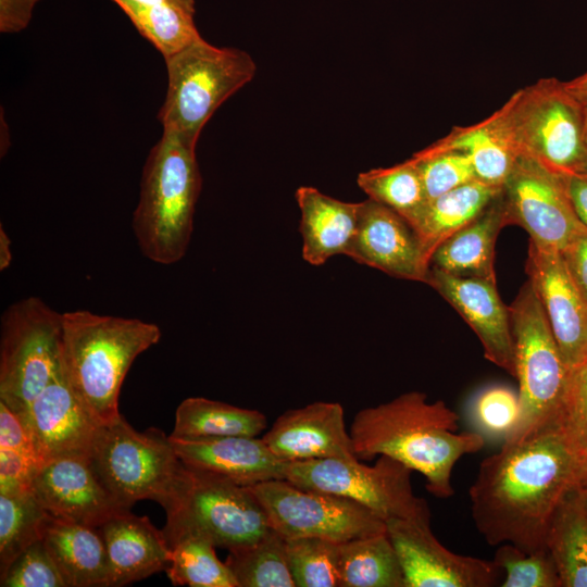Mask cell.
I'll list each match as a JSON object with an SVG mask.
<instances>
[{
	"label": "cell",
	"instance_id": "cell-1",
	"mask_svg": "<svg viewBox=\"0 0 587 587\" xmlns=\"http://www.w3.org/2000/svg\"><path fill=\"white\" fill-rule=\"evenodd\" d=\"M579 459L559 424L504 439L483 460L469 491L474 524L486 542H509L526 553L548 550L551 521L576 487Z\"/></svg>",
	"mask_w": 587,
	"mask_h": 587
},
{
	"label": "cell",
	"instance_id": "cell-2",
	"mask_svg": "<svg viewBox=\"0 0 587 587\" xmlns=\"http://www.w3.org/2000/svg\"><path fill=\"white\" fill-rule=\"evenodd\" d=\"M459 415L445 401L428 402L422 391H408L392 400L360 410L349 434L359 460L392 458L426 479L437 498H450L455 463L482 450L479 433H458Z\"/></svg>",
	"mask_w": 587,
	"mask_h": 587
},
{
	"label": "cell",
	"instance_id": "cell-3",
	"mask_svg": "<svg viewBox=\"0 0 587 587\" xmlns=\"http://www.w3.org/2000/svg\"><path fill=\"white\" fill-rule=\"evenodd\" d=\"M160 327L87 310L62 313L61 372L99 424L118 415V396L135 359L159 342Z\"/></svg>",
	"mask_w": 587,
	"mask_h": 587
},
{
	"label": "cell",
	"instance_id": "cell-4",
	"mask_svg": "<svg viewBox=\"0 0 587 587\" xmlns=\"http://www.w3.org/2000/svg\"><path fill=\"white\" fill-rule=\"evenodd\" d=\"M201 189L196 147L163 130L151 149L133 215V232L142 254L170 265L185 255Z\"/></svg>",
	"mask_w": 587,
	"mask_h": 587
},
{
	"label": "cell",
	"instance_id": "cell-5",
	"mask_svg": "<svg viewBox=\"0 0 587 587\" xmlns=\"http://www.w3.org/2000/svg\"><path fill=\"white\" fill-rule=\"evenodd\" d=\"M88 458L104 488L128 510L150 499L167 511L189 476L168 436L155 428L139 433L121 414L99 426Z\"/></svg>",
	"mask_w": 587,
	"mask_h": 587
},
{
	"label": "cell",
	"instance_id": "cell-6",
	"mask_svg": "<svg viewBox=\"0 0 587 587\" xmlns=\"http://www.w3.org/2000/svg\"><path fill=\"white\" fill-rule=\"evenodd\" d=\"M164 60L167 90L158 118L163 130L193 147L217 108L257 73L247 51L216 47L202 37Z\"/></svg>",
	"mask_w": 587,
	"mask_h": 587
},
{
	"label": "cell",
	"instance_id": "cell-7",
	"mask_svg": "<svg viewBox=\"0 0 587 587\" xmlns=\"http://www.w3.org/2000/svg\"><path fill=\"white\" fill-rule=\"evenodd\" d=\"M509 313L521 417L515 429L504 439L522 437L537 428L558 424L569 375V367L529 280L509 305Z\"/></svg>",
	"mask_w": 587,
	"mask_h": 587
},
{
	"label": "cell",
	"instance_id": "cell-8",
	"mask_svg": "<svg viewBox=\"0 0 587 587\" xmlns=\"http://www.w3.org/2000/svg\"><path fill=\"white\" fill-rule=\"evenodd\" d=\"M521 154L563 174L586 171L585 102L565 82L544 77L505 101Z\"/></svg>",
	"mask_w": 587,
	"mask_h": 587
},
{
	"label": "cell",
	"instance_id": "cell-9",
	"mask_svg": "<svg viewBox=\"0 0 587 587\" xmlns=\"http://www.w3.org/2000/svg\"><path fill=\"white\" fill-rule=\"evenodd\" d=\"M0 401L24 421L60 372L62 313L38 297L10 304L0 327Z\"/></svg>",
	"mask_w": 587,
	"mask_h": 587
},
{
	"label": "cell",
	"instance_id": "cell-10",
	"mask_svg": "<svg viewBox=\"0 0 587 587\" xmlns=\"http://www.w3.org/2000/svg\"><path fill=\"white\" fill-rule=\"evenodd\" d=\"M165 512L162 530L168 546L180 537L198 536L229 551L258 541L272 529L248 486L192 469L185 489Z\"/></svg>",
	"mask_w": 587,
	"mask_h": 587
},
{
	"label": "cell",
	"instance_id": "cell-11",
	"mask_svg": "<svg viewBox=\"0 0 587 587\" xmlns=\"http://www.w3.org/2000/svg\"><path fill=\"white\" fill-rule=\"evenodd\" d=\"M412 470L387 455L373 466L341 459H311L287 462L285 479L304 489L352 499L385 522L390 519L430 520L425 499L411 485Z\"/></svg>",
	"mask_w": 587,
	"mask_h": 587
},
{
	"label": "cell",
	"instance_id": "cell-12",
	"mask_svg": "<svg viewBox=\"0 0 587 587\" xmlns=\"http://www.w3.org/2000/svg\"><path fill=\"white\" fill-rule=\"evenodd\" d=\"M272 529L285 539L320 537L341 542L386 533V522L347 497L304 489L287 479L248 486Z\"/></svg>",
	"mask_w": 587,
	"mask_h": 587
},
{
	"label": "cell",
	"instance_id": "cell-13",
	"mask_svg": "<svg viewBox=\"0 0 587 587\" xmlns=\"http://www.w3.org/2000/svg\"><path fill=\"white\" fill-rule=\"evenodd\" d=\"M505 225H517L536 246L563 251L587 230L570 198L565 175L520 154L501 188Z\"/></svg>",
	"mask_w": 587,
	"mask_h": 587
},
{
	"label": "cell",
	"instance_id": "cell-14",
	"mask_svg": "<svg viewBox=\"0 0 587 587\" xmlns=\"http://www.w3.org/2000/svg\"><path fill=\"white\" fill-rule=\"evenodd\" d=\"M386 534L399 558L405 587H491L501 569L494 562L452 552L430 530V520L390 519Z\"/></svg>",
	"mask_w": 587,
	"mask_h": 587
},
{
	"label": "cell",
	"instance_id": "cell-15",
	"mask_svg": "<svg viewBox=\"0 0 587 587\" xmlns=\"http://www.w3.org/2000/svg\"><path fill=\"white\" fill-rule=\"evenodd\" d=\"M525 267L566 366L580 364L587 359V299L562 253L529 241Z\"/></svg>",
	"mask_w": 587,
	"mask_h": 587
},
{
	"label": "cell",
	"instance_id": "cell-16",
	"mask_svg": "<svg viewBox=\"0 0 587 587\" xmlns=\"http://www.w3.org/2000/svg\"><path fill=\"white\" fill-rule=\"evenodd\" d=\"M346 255L390 276L425 284L430 268L408 221L370 198L359 202L357 230Z\"/></svg>",
	"mask_w": 587,
	"mask_h": 587
},
{
	"label": "cell",
	"instance_id": "cell-17",
	"mask_svg": "<svg viewBox=\"0 0 587 587\" xmlns=\"http://www.w3.org/2000/svg\"><path fill=\"white\" fill-rule=\"evenodd\" d=\"M30 490L53 517L98 528L121 507L104 488L88 455L63 457L37 470Z\"/></svg>",
	"mask_w": 587,
	"mask_h": 587
},
{
	"label": "cell",
	"instance_id": "cell-18",
	"mask_svg": "<svg viewBox=\"0 0 587 587\" xmlns=\"http://www.w3.org/2000/svg\"><path fill=\"white\" fill-rule=\"evenodd\" d=\"M24 422L40 465L63 457L88 455L101 425L67 384L61 369L32 402Z\"/></svg>",
	"mask_w": 587,
	"mask_h": 587
},
{
	"label": "cell",
	"instance_id": "cell-19",
	"mask_svg": "<svg viewBox=\"0 0 587 587\" xmlns=\"http://www.w3.org/2000/svg\"><path fill=\"white\" fill-rule=\"evenodd\" d=\"M426 284L448 301L474 330L483 345L485 358L515 377L509 307L501 301L496 283L455 277L430 267Z\"/></svg>",
	"mask_w": 587,
	"mask_h": 587
},
{
	"label": "cell",
	"instance_id": "cell-20",
	"mask_svg": "<svg viewBox=\"0 0 587 587\" xmlns=\"http://www.w3.org/2000/svg\"><path fill=\"white\" fill-rule=\"evenodd\" d=\"M285 462L311 459L359 460L338 402L315 401L280 414L262 436Z\"/></svg>",
	"mask_w": 587,
	"mask_h": 587
},
{
	"label": "cell",
	"instance_id": "cell-21",
	"mask_svg": "<svg viewBox=\"0 0 587 587\" xmlns=\"http://www.w3.org/2000/svg\"><path fill=\"white\" fill-rule=\"evenodd\" d=\"M168 438L189 469L211 473L241 486L285 479L287 462L277 458L262 437Z\"/></svg>",
	"mask_w": 587,
	"mask_h": 587
},
{
	"label": "cell",
	"instance_id": "cell-22",
	"mask_svg": "<svg viewBox=\"0 0 587 587\" xmlns=\"http://www.w3.org/2000/svg\"><path fill=\"white\" fill-rule=\"evenodd\" d=\"M98 530L109 562V587L124 586L168 567L171 548L165 535L147 516L125 510L108 519Z\"/></svg>",
	"mask_w": 587,
	"mask_h": 587
},
{
	"label": "cell",
	"instance_id": "cell-23",
	"mask_svg": "<svg viewBox=\"0 0 587 587\" xmlns=\"http://www.w3.org/2000/svg\"><path fill=\"white\" fill-rule=\"evenodd\" d=\"M433 145L439 149L464 152L472 162L476 178L497 187H502L521 154L507 102L475 124L454 126Z\"/></svg>",
	"mask_w": 587,
	"mask_h": 587
},
{
	"label": "cell",
	"instance_id": "cell-24",
	"mask_svg": "<svg viewBox=\"0 0 587 587\" xmlns=\"http://www.w3.org/2000/svg\"><path fill=\"white\" fill-rule=\"evenodd\" d=\"M295 197L303 259L319 266L334 255L346 254L355 235L359 202H345L309 186L299 187Z\"/></svg>",
	"mask_w": 587,
	"mask_h": 587
},
{
	"label": "cell",
	"instance_id": "cell-25",
	"mask_svg": "<svg viewBox=\"0 0 587 587\" xmlns=\"http://www.w3.org/2000/svg\"><path fill=\"white\" fill-rule=\"evenodd\" d=\"M503 226L504 207L500 192L476 218L436 248L430 267L455 277L496 283L495 247Z\"/></svg>",
	"mask_w": 587,
	"mask_h": 587
},
{
	"label": "cell",
	"instance_id": "cell-26",
	"mask_svg": "<svg viewBox=\"0 0 587 587\" xmlns=\"http://www.w3.org/2000/svg\"><path fill=\"white\" fill-rule=\"evenodd\" d=\"M42 539L67 587L109 586V562L98 528L52 516Z\"/></svg>",
	"mask_w": 587,
	"mask_h": 587
},
{
	"label": "cell",
	"instance_id": "cell-27",
	"mask_svg": "<svg viewBox=\"0 0 587 587\" xmlns=\"http://www.w3.org/2000/svg\"><path fill=\"white\" fill-rule=\"evenodd\" d=\"M501 188L474 179L427 200L411 226L429 264L436 248L476 218L501 192Z\"/></svg>",
	"mask_w": 587,
	"mask_h": 587
},
{
	"label": "cell",
	"instance_id": "cell-28",
	"mask_svg": "<svg viewBox=\"0 0 587 587\" xmlns=\"http://www.w3.org/2000/svg\"><path fill=\"white\" fill-rule=\"evenodd\" d=\"M112 1L164 59L201 37L195 22V0Z\"/></svg>",
	"mask_w": 587,
	"mask_h": 587
},
{
	"label": "cell",
	"instance_id": "cell-29",
	"mask_svg": "<svg viewBox=\"0 0 587 587\" xmlns=\"http://www.w3.org/2000/svg\"><path fill=\"white\" fill-rule=\"evenodd\" d=\"M266 426V416L258 410L239 408L203 397H190L177 407L174 429L170 437L179 439L255 437Z\"/></svg>",
	"mask_w": 587,
	"mask_h": 587
},
{
	"label": "cell",
	"instance_id": "cell-30",
	"mask_svg": "<svg viewBox=\"0 0 587 587\" xmlns=\"http://www.w3.org/2000/svg\"><path fill=\"white\" fill-rule=\"evenodd\" d=\"M547 549L562 586L587 587V503L572 490L558 507L551 521Z\"/></svg>",
	"mask_w": 587,
	"mask_h": 587
},
{
	"label": "cell",
	"instance_id": "cell-31",
	"mask_svg": "<svg viewBox=\"0 0 587 587\" xmlns=\"http://www.w3.org/2000/svg\"><path fill=\"white\" fill-rule=\"evenodd\" d=\"M339 587H405L399 558L386 533L338 542Z\"/></svg>",
	"mask_w": 587,
	"mask_h": 587
},
{
	"label": "cell",
	"instance_id": "cell-32",
	"mask_svg": "<svg viewBox=\"0 0 587 587\" xmlns=\"http://www.w3.org/2000/svg\"><path fill=\"white\" fill-rule=\"evenodd\" d=\"M225 563L238 587H296L285 538L274 529L253 544L229 550Z\"/></svg>",
	"mask_w": 587,
	"mask_h": 587
},
{
	"label": "cell",
	"instance_id": "cell-33",
	"mask_svg": "<svg viewBox=\"0 0 587 587\" xmlns=\"http://www.w3.org/2000/svg\"><path fill=\"white\" fill-rule=\"evenodd\" d=\"M51 517L32 490L0 494V575L24 549L43 538Z\"/></svg>",
	"mask_w": 587,
	"mask_h": 587
},
{
	"label": "cell",
	"instance_id": "cell-34",
	"mask_svg": "<svg viewBox=\"0 0 587 587\" xmlns=\"http://www.w3.org/2000/svg\"><path fill=\"white\" fill-rule=\"evenodd\" d=\"M357 183L370 199L392 209L410 225L427 202L421 175L411 159L362 172Z\"/></svg>",
	"mask_w": 587,
	"mask_h": 587
},
{
	"label": "cell",
	"instance_id": "cell-35",
	"mask_svg": "<svg viewBox=\"0 0 587 587\" xmlns=\"http://www.w3.org/2000/svg\"><path fill=\"white\" fill-rule=\"evenodd\" d=\"M171 561L166 569L175 586L238 587L225 562L216 553L215 546L198 536H184L170 545Z\"/></svg>",
	"mask_w": 587,
	"mask_h": 587
},
{
	"label": "cell",
	"instance_id": "cell-36",
	"mask_svg": "<svg viewBox=\"0 0 587 587\" xmlns=\"http://www.w3.org/2000/svg\"><path fill=\"white\" fill-rule=\"evenodd\" d=\"M338 542L320 537L285 539L286 559L296 587H339Z\"/></svg>",
	"mask_w": 587,
	"mask_h": 587
},
{
	"label": "cell",
	"instance_id": "cell-37",
	"mask_svg": "<svg viewBox=\"0 0 587 587\" xmlns=\"http://www.w3.org/2000/svg\"><path fill=\"white\" fill-rule=\"evenodd\" d=\"M410 159L419 170L427 200L477 179L469 155L462 151L432 143Z\"/></svg>",
	"mask_w": 587,
	"mask_h": 587
},
{
	"label": "cell",
	"instance_id": "cell-38",
	"mask_svg": "<svg viewBox=\"0 0 587 587\" xmlns=\"http://www.w3.org/2000/svg\"><path fill=\"white\" fill-rule=\"evenodd\" d=\"M494 562L504 571L503 587H562L549 551L526 553L516 546L499 545Z\"/></svg>",
	"mask_w": 587,
	"mask_h": 587
},
{
	"label": "cell",
	"instance_id": "cell-39",
	"mask_svg": "<svg viewBox=\"0 0 587 587\" xmlns=\"http://www.w3.org/2000/svg\"><path fill=\"white\" fill-rule=\"evenodd\" d=\"M1 587H67L43 539L24 549L0 575Z\"/></svg>",
	"mask_w": 587,
	"mask_h": 587
},
{
	"label": "cell",
	"instance_id": "cell-40",
	"mask_svg": "<svg viewBox=\"0 0 587 587\" xmlns=\"http://www.w3.org/2000/svg\"><path fill=\"white\" fill-rule=\"evenodd\" d=\"M473 416L484 433L505 438L519 424L520 397L505 386L486 388L474 401Z\"/></svg>",
	"mask_w": 587,
	"mask_h": 587
},
{
	"label": "cell",
	"instance_id": "cell-41",
	"mask_svg": "<svg viewBox=\"0 0 587 587\" xmlns=\"http://www.w3.org/2000/svg\"><path fill=\"white\" fill-rule=\"evenodd\" d=\"M559 426L580 455L587 450V359L569 370Z\"/></svg>",
	"mask_w": 587,
	"mask_h": 587
},
{
	"label": "cell",
	"instance_id": "cell-42",
	"mask_svg": "<svg viewBox=\"0 0 587 587\" xmlns=\"http://www.w3.org/2000/svg\"><path fill=\"white\" fill-rule=\"evenodd\" d=\"M39 466L33 452L0 449V494L30 490Z\"/></svg>",
	"mask_w": 587,
	"mask_h": 587
},
{
	"label": "cell",
	"instance_id": "cell-43",
	"mask_svg": "<svg viewBox=\"0 0 587 587\" xmlns=\"http://www.w3.org/2000/svg\"><path fill=\"white\" fill-rule=\"evenodd\" d=\"M0 449H15L35 453L25 422L2 401H0Z\"/></svg>",
	"mask_w": 587,
	"mask_h": 587
},
{
	"label": "cell",
	"instance_id": "cell-44",
	"mask_svg": "<svg viewBox=\"0 0 587 587\" xmlns=\"http://www.w3.org/2000/svg\"><path fill=\"white\" fill-rule=\"evenodd\" d=\"M39 0H0V32L13 34L24 30Z\"/></svg>",
	"mask_w": 587,
	"mask_h": 587
},
{
	"label": "cell",
	"instance_id": "cell-45",
	"mask_svg": "<svg viewBox=\"0 0 587 587\" xmlns=\"http://www.w3.org/2000/svg\"><path fill=\"white\" fill-rule=\"evenodd\" d=\"M567 270L587 299V230L561 251Z\"/></svg>",
	"mask_w": 587,
	"mask_h": 587
},
{
	"label": "cell",
	"instance_id": "cell-46",
	"mask_svg": "<svg viewBox=\"0 0 587 587\" xmlns=\"http://www.w3.org/2000/svg\"><path fill=\"white\" fill-rule=\"evenodd\" d=\"M565 180L575 211L587 226V172L565 175Z\"/></svg>",
	"mask_w": 587,
	"mask_h": 587
},
{
	"label": "cell",
	"instance_id": "cell-47",
	"mask_svg": "<svg viewBox=\"0 0 587 587\" xmlns=\"http://www.w3.org/2000/svg\"><path fill=\"white\" fill-rule=\"evenodd\" d=\"M11 245L9 235L0 225V271L7 270L12 262Z\"/></svg>",
	"mask_w": 587,
	"mask_h": 587
},
{
	"label": "cell",
	"instance_id": "cell-48",
	"mask_svg": "<svg viewBox=\"0 0 587 587\" xmlns=\"http://www.w3.org/2000/svg\"><path fill=\"white\" fill-rule=\"evenodd\" d=\"M565 85L567 89L578 99L587 102V71L570 80H566Z\"/></svg>",
	"mask_w": 587,
	"mask_h": 587
},
{
	"label": "cell",
	"instance_id": "cell-49",
	"mask_svg": "<svg viewBox=\"0 0 587 587\" xmlns=\"http://www.w3.org/2000/svg\"><path fill=\"white\" fill-rule=\"evenodd\" d=\"M575 490L587 492V450L580 454Z\"/></svg>",
	"mask_w": 587,
	"mask_h": 587
},
{
	"label": "cell",
	"instance_id": "cell-50",
	"mask_svg": "<svg viewBox=\"0 0 587 587\" xmlns=\"http://www.w3.org/2000/svg\"><path fill=\"white\" fill-rule=\"evenodd\" d=\"M585 151H586V171L587 172V102H585Z\"/></svg>",
	"mask_w": 587,
	"mask_h": 587
},
{
	"label": "cell",
	"instance_id": "cell-51",
	"mask_svg": "<svg viewBox=\"0 0 587 587\" xmlns=\"http://www.w3.org/2000/svg\"><path fill=\"white\" fill-rule=\"evenodd\" d=\"M579 492H582V491H579ZM582 494L584 495V497L586 499V503H587V492H582Z\"/></svg>",
	"mask_w": 587,
	"mask_h": 587
}]
</instances>
